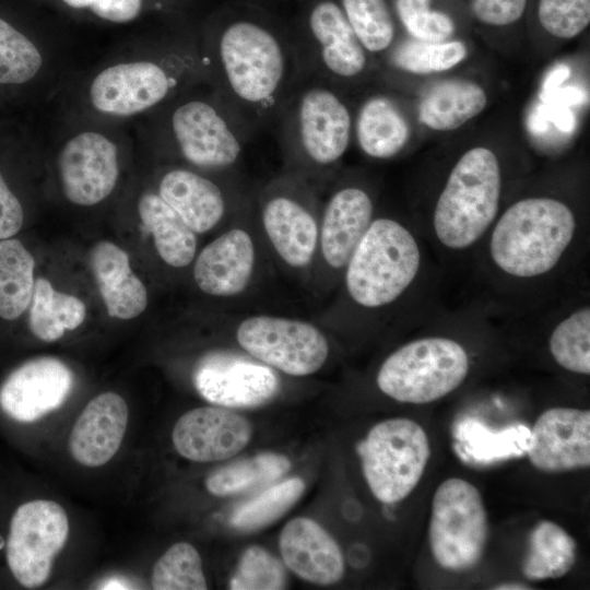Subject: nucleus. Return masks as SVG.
Segmentation results:
<instances>
[{
  "mask_svg": "<svg viewBox=\"0 0 590 590\" xmlns=\"http://www.w3.org/2000/svg\"><path fill=\"white\" fill-rule=\"evenodd\" d=\"M200 57L205 82L251 135L275 122L305 76L291 25L250 1L217 12Z\"/></svg>",
  "mask_w": 590,
  "mask_h": 590,
  "instance_id": "nucleus-1",
  "label": "nucleus"
},
{
  "mask_svg": "<svg viewBox=\"0 0 590 590\" xmlns=\"http://www.w3.org/2000/svg\"><path fill=\"white\" fill-rule=\"evenodd\" d=\"M74 533V517L62 502L22 474L0 470L1 587L37 590L50 585Z\"/></svg>",
  "mask_w": 590,
  "mask_h": 590,
  "instance_id": "nucleus-2",
  "label": "nucleus"
},
{
  "mask_svg": "<svg viewBox=\"0 0 590 590\" xmlns=\"http://www.w3.org/2000/svg\"><path fill=\"white\" fill-rule=\"evenodd\" d=\"M286 169L310 182L321 180L346 153L353 115L338 88L305 75L275 122Z\"/></svg>",
  "mask_w": 590,
  "mask_h": 590,
  "instance_id": "nucleus-3",
  "label": "nucleus"
},
{
  "mask_svg": "<svg viewBox=\"0 0 590 590\" xmlns=\"http://www.w3.org/2000/svg\"><path fill=\"white\" fill-rule=\"evenodd\" d=\"M75 384L74 370L55 356L30 357L12 366L0 378L2 437L20 451L35 455Z\"/></svg>",
  "mask_w": 590,
  "mask_h": 590,
  "instance_id": "nucleus-4",
  "label": "nucleus"
},
{
  "mask_svg": "<svg viewBox=\"0 0 590 590\" xmlns=\"http://www.w3.org/2000/svg\"><path fill=\"white\" fill-rule=\"evenodd\" d=\"M576 231L570 208L553 198H528L510 205L495 225L489 250L509 275L533 278L551 271Z\"/></svg>",
  "mask_w": 590,
  "mask_h": 590,
  "instance_id": "nucleus-5",
  "label": "nucleus"
},
{
  "mask_svg": "<svg viewBox=\"0 0 590 590\" xmlns=\"http://www.w3.org/2000/svg\"><path fill=\"white\" fill-rule=\"evenodd\" d=\"M420 264L412 233L396 220L374 219L343 271L346 293L364 308L387 306L411 285Z\"/></svg>",
  "mask_w": 590,
  "mask_h": 590,
  "instance_id": "nucleus-6",
  "label": "nucleus"
},
{
  "mask_svg": "<svg viewBox=\"0 0 590 590\" xmlns=\"http://www.w3.org/2000/svg\"><path fill=\"white\" fill-rule=\"evenodd\" d=\"M502 176L498 160L487 148L467 151L452 167L436 202L434 229L451 249L473 245L494 221Z\"/></svg>",
  "mask_w": 590,
  "mask_h": 590,
  "instance_id": "nucleus-7",
  "label": "nucleus"
},
{
  "mask_svg": "<svg viewBox=\"0 0 590 590\" xmlns=\"http://www.w3.org/2000/svg\"><path fill=\"white\" fill-rule=\"evenodd\" d=\"M196 81H205L201 57L192 51L170 54L103 69L91 82L88 98L101 114L129 117L170 101Z\"/></svg>",
  "mask_w": 590,
  "mask_h": 590,
  "instance_id": "nucleus-8",
  "label": "nucleus"
},
{
  "mask_svg": "<svg viewBox=\"0 0 590 590\" xmlns=\"http://www.w3.org/2000/svg\"><path fill=\"white\" fill-rule=\"evenodd\" d=\"M165 132L188 165L219 174L234 170L251 138L211 87L208 93L188 94L174 103Z\"/></svg>",
  "mask_w": 590,
  "mask_h": 590,
  "instance_id": "nucleus-9",
  "label": "nucleus"
},
{
  "mask_svg": "<svg viewBox=\"0 0 590 590\" xmlns=\"http://www.w3.org/2000/svg\"><path fill=\"white\" fill-rule=\"evenodd\" d=\"M261 229L278 259L310 276L319 235L321 203L312 182L285 170L257 197Z\"/></svg>",
  "mask_w": 590,
  "mask_h": 590,
  "instance_id": "nucleus-10",
  "label": "nucleus"
},
{
  "mask_svg": "<svg viewBox=\"0 0 590 590\" xmlns=\"http://www.w3.org/2000/svg\"><path fill=\"white\" fill-rule=\"evenodd\" d=\"M469 368L468 353L460 343L448 338H423L391 353L376 381L380 391L396 401L424 404L456 390Z\"/></svg>",
  "mask_w": 590,
  "mask_h": 590,
  "instance_id": "nucleus-11",
  "label": "nucleus"
},
{
  "mask_svg": "<svg viewBox=\"0 0 590 590\" xmlns=\"http://www.w3.org/2000/svg\"><path fill=\"white\" fill-rule=\"evenodd\" d=\"M291 25L305 75L337 87L361 78L369 64L338 0H299Z\"/></svg>",
  "mask_w": 590,
  "mask_h": 590,
  "instance_id": "nucleus-12",
  "label": "nucleus"
},
{
  "mask_svg": "<svg viewBox=\"0 0 590 590\" xmlns=\"http://www.w3.org/2000/svg\"><path fill=\"white\" fill-rule=\"evenodd\" d=\"M365 480L381 503L394 504L418 484L430 457L427 434L415 421L377 423L356 446Z\"/></svg>",
  "mask_w": 590,
  "mask_h": 590,
  "instance_id": "nucleus-13",
  "label": "nucleus"
},
{
  "mask_svg": "<svg viewBox=\"0 0 590 590\" xmlns=\"http://www.w3.org/2000/svg\"><path fill=\"white\" fill-rule=\"evenodd\" d=\"M489 534L487 512L479 489L459 477L435 491L428 541L436 563L450 571L472 569L481 560Z\"/></svg>",
  "mask_w": 590,
  "mask_h": 590,
  "instance_id": "nucleus-14",
  "label": "nucleus"
},
{
  "mask_svg": "<svg viewBox=\"0 0 590 590\" xmlns=\"http://www.w3.org/2000/svg\"><path fill=\"white\" fill-rule=\"evenodd\" d=\"M235 338L247 355L291 376L318 371L330 350L315 324L280 316H249L238 322Z\"/></svg>",
  "mask_w": 590,
  "mask_h": 590,
  "instance_id": "nucleus-15",
  "label": "nucleus"
},
{
  "mask_svg": "<svg viewBox=\"0 0 590 590\" xmlns=\"http://www.w3.org/2000/svg\"><path fill=\"white\" fill-rule=\"evenodd\" d=\"M131 425L128 401L116 391L92 397L69 421L63 450L68 460L84 471H97L114 462Z\"/></svg>",
  "mask_w": 590,
  "mask_h": 590,
  "instance_id": "nucleus-16",
  "label": "nucleus"
},
{
  "mask_svg": "<svg viewBox=\"0 0 590 590\" xmlns=\"http://www.w3.org/2000/svg\"><path fill=\"white\" fill-rule=\"evenodd\" d=\"M374 202L358 186H341L321 205L317 252L309 279L323 291L333 274L343 272L374 220Z\"/></svg>",
  "mask_w": 590,
  "mask_h": 590,
  "instance_id": "nucleus-17",
  "label": "nucleus"
},
{
  "mask_svg": "<svg viewBox=\"0 0 590 590\" xmlns=\"http://www.w3.org/2000/svg\"><path fill=\"white\" fill-rule=\"evenodd\" d=\"M192 385L211 404L229 409L256 408L272 400L280 380L273 368L228 351H211L194 364Z\"/></svg>",
  "mask_w": 590,
  "mask_h": 590,
  "instance_id": "nucleus-18",
  "label": "nucleus"
},
{
  "mask_svg": "<svg viewBox=\"0 0 590 590\" xmlns=\"http://www.w3.org/2000/svg\"><path fill=\"white\" fill-rule=\"evenodd\" d=\"M63 194L73 204L95 205L114 191L119 177V151L106 134L84 130L70 137L58 154Z\"/></svg>",
  "mask_w": 590,
  "mask_h": 590,
  "instance_id": "nucleus-19",
  "label": "nucleus"
},
{
  "mask_svg": "<svg viewBox=\"0 0 590 590\" xmlns=\"http://www.w3.org/2000/svg\"><path fill=\"white\" fill-rule=\"evenodd\" d=\"M252 426L241 414L215 404L198 406L175 422L170 440L181 458L196 463L232 458L250 441Z\"/></svg>",
  "mask_w": 590,
  "mask_h": 590,
  "instance_id": "nucleus-20",
  "label": "nucleus"
},
{
  "mask_svg": "<svg viewBox=\"0 0 590 590\" xmlns=\"http://www.w3.org/2000/svg\"><path fill=\"white\" fill-rule=\"evenodd\" d=\"M257 245L243 222L233 224L209 243L193 260L198 288L214 297H235L244 293L257 269Z\"/></svg>",
  "mask_w": 590,
  "mask_h": 590,
  "instance_id": "nucleus-21",
  "label": "nucleus"
},
{
  "mask_svg": "<svg viewBox=\"0 0 590 590\" xmlns=\"http://www.w3.org/2000/svg\"><path fill=\"white\" fill-rule=\"evenodd\" d=\"M528 458L546 473L589 468V410L557 406L544 411L532 427Z\"/></svg>",
  "mask_w": 590,
  "mask_h": 590,
  "instance_id": "nucleus-22",
  "label": "nucleus"
},
{
  "mask_svg": "<svg viewBox=\"0 0 590 590\" xmlns=\"http://www.w3.org/2000/svg\"><path fill=\"white\" fill-rule=\"evenodd\" d=\"M155 191L197 235L210 232L245 204L204 172L181 166L163 172Z\"/></svg>",
  "mask_w": 590,
  "mask_h": 590,
  "instance_id": "nucleus-23",
  "label": "nucleus"
},
{
  "mask_svg": "<svg viewBox=\"0 0 590 590\" xmlns=\"http://www.w3.org/2000/svg\"><path fill=\"white\" fill-rule=\"evenodd\" d=\"M279 546L286 566L304 580L328 586L337 583L344 575L341 547L312 519L290 520L280 533Z\"/></svg>",
  "mask_w": 590,
  "mask_h": 590,
  "instance_id": "nucleus-24",
  "label": "nucleus"
},
{
  "mask_svg": "<svg viewBox=\"0 0 590 590\" xmlns=\"http://www.w3.org/2000/svg\"><path fill=\"white\" fill-rule=\"evenodd\" d=\"M90 264L110 317L128 320L145 310L146 288L133 273L122 248L111 241H99L90 252Z\"/></svg>",
  "mask_w": 590,
  "mask_h": 590,
  "instance_id": "nucleus-25",
  "label": "nucleus"
},
{
  "mask_svg": "<svg viewBox=\"0 0 590 590\" xmlns=\"http://www.w3.org/2000/svg\"><path fill=\"white\" fill-rule=\"evenodd\" d=\"M353 135L361 151L375 160L398 155L410 139V126L399 104L385 94L366 97L353 117Z\"/></svg>",
  "mask_w": 590,
  "mask_h": 590,
  "instance_id": "nucleus-26",
  "label": "nucleus"
},
{
  "mask_svg": "<svg viewBox=\"0 0 590 590\" xmlns=\"http://www.w3.org/2000/svg\"><path fill=\"white\" fill-rule=\"evenodd\" d=\"M138 213L145 232L153 237L161 259L173 268H186L197 255V234L154 191L138 201Z\"/></svg>",
  "mask_w": 590,
  "mask_h": 590,
  "instance_id": "nucleus-27",
  "label": "nucleus"
},
{
  "mask_svg": "<svg viewBox=\"0 0 590 590\" xmlns=\"http://www.w3.org/2000/svg\"><path fill=\"white\" fill-rule=\"evenodd\" d=\"M486 104L487 95L475 82L444 80L432 85L423 95L418 118L429 129L450 131L481 114Z\"/></svg>",
  "mask_w": 590,
  "mask_h": 590,
  "instance_id": "nucleus-28",
  "label": "nucleus"
},
{
  "mask_svg": "<svg viewBox=\"0 0 590 590\" xmlns=\"http://www.w3.org/2000/svg\"><path fill=\"white\" fill-rule=\"evenodd\" d=\"M35 267L34 255L17 235L0 240V324H14L26 314Z\"/></svg>",
  "mask_w": 590,
  "mask_h": 590,
  "instance_id": "nucleus-29",
  "label": "nucleus"
},
{
  "mask_svg": "<svg viewBox=\"0 0 590 590\" xmlns=\"http://www.w3.org/2000/svg\"><path fill=\"white\" fill-rule=\"evenodd\" d=\"M26 314L31 334L51 343L83 323L86 307L80 298L56 291L47 279L37 278Z\"/></svg>",
  "mask_w": 590,
  "mask_h": 590,
  "instance_id": "nucleus-30",
  "label": "nucleus"
},
{
  "mask_svg": "<svg viewBox=\"0 0 590 590\" xmlns=\"http://www.w3.org/2000/svg\"><path fill=\"white\" fill-rule=\"evenodd\" d=\"M577 560V543L559 524L551 520L538 522L529 535L522 573L529 580L560 578Z\"/></svg>",
  "mask_w": 590,
  "mask_h": 590,
  "instance_id": "nucleus-31",
  "label": "nucleus"
},
{
  "mask_svg": "<svg viewBox=\"0 0 590 590\" xmlns=\"http://www.w3.org/2000/svg\"><path fill=\"white\" fill-rule=\"evenodd\" d=\"M43 64V54L34 39L0 11V94L12 95L31 84Z\"/></svg>",
  "mask_w": 590,
  "mask_h": 590,
  "instance_id": "nucleus-32",
  "label": "nucleus"
},
{
  "mask_svg": "<svg viewBox=\"0 0 590 590\" xmlns=\"http://www.w3.org/2000/svg\"><path fill=\"white\" fill-rule=\"evenodd\" d=\"M290 468L291 462L283 455L259 453L209 473L204 487L215 497L245 493L281 479Z\"/></svg>",
  "mask_w": 590,
  "mask_h": 590,
  "instance_id": "nucleus-33",
  "label": "nucleus"
},
{
  "mask_svg": "<svg viewBox=\"0 0 590 590\" xmlns=\"http://www.w3.org/2000/svg\"><path fill=\"white\" fill-rule=\"evenodd\" d=\"M149 586L153 590L208 589L199 551L186 541L173 543L154 562Z\"/></svg>",
  "mask_w": 590,
  "mask_h": 590,
  "instance_id": "nucleus-34",
  "label": "nucleus"
},
{
  "mask_svg": "<svg viewBox=\"0 0 590 590\" xmlns=\"http://www.w3.org/2000/svg\"><path fill=\"white\" fill-rule=\"evenodd\" d=\"M388 50L390 66L412 74L446 71L467 57V47L460 40L424 42L413 38Z\"/></svg>",
  "mask_w": 590,
  "mask_h": 590,
  "instance_id": "nucleus-35",
  "label": "nucleus"
},
{
  "mask_svg": "<svg viewBox=\"0 0 590 590\" xmlns=\"http://www.w3.org/2000/svg\"><path fill=\"white\" fill-rule=\"evenodd\" d=\"M300 477L282 481L239 505L229 517V524L240 531L261 529L281 518L303 495Z\"/></svg>",
  "mask_w": 590,
  "mask_h": 590,
  "instance_id": "nucleus-36",
  "label": "nucleus"
},
{
  "mask_svg": "<svg viewBox=\"0 0 590 590\" xmlns=\"http://www.w3.org/2000/svg\"><path fill=\"white\" fill-rule=\"evenodd\" d=\"M358 40L369 55L387 51L396 23L387 0H338Z\"/></svg>",
  "mask_w": 590,
  "mask_h": 590,
  "instance_id": "nucleus-37",
  "label": "nucleus"
},
{
  "mask_svg": "<svg viewBox=\"0 0 590 590\" xmlns=\"http://www.w3.org/2000/svg\"><path fill=\"white\" fill-rule=\"evenodd\" d=\"M553 358L563 368L590 374V309L581 308L560 321L548 341Z\"/></svg>",
  "mask_w": 590,
  "mask_h": 590,
  "instance_id": "nucleus-38",
  "label": "nucleus"
},
{
  "mask_svg": "<svg viewBox=\"0 0 590 590\" xmlns=\"http://www.w3.org/2000/svg\"><path fill=\"white\" fill-rule=\"evenodd\" d=\"M232 590H281L286 588L283 564L259 545L241 554L228 585Z\"/></svg>",
  "mask_w": 590,
  "mask_h": 590,
  "instance_id": "nucleus-39",
  "label": "nucleus"
},
{
  "mask_svg": "<svg viewBox=\"0 0 590 590\" xmlns=\"http://www.w3.org/2000/svg\"><path fill=\"white\" fill-rule=\"evenodd\" d=\"M396 11L403 27L417 40L444 42L456 28L448 14L430 8V0H396Z\"/></svg>",
  "mask_w": 590,
  "mask_h": 590,
  "instance_id": "nucleus-40",
  "label": "nucleus"
},
{
  "mask_svg": "<svg viewBox=\"0 0 590 590\" xmlns=\"http://www.w3.org/2000/svg\"><path fill=\"white\" fill-rule=\"evenodd\" d=\"M538 16L547 33L569 39L589 25L590 0H539Z\"/></svg>",
  "mask_w": 590,
  "mask_h": 590,
  "instance_id": "nucleus-41",
  "label": "nucleus"
},
{
  "mask_svg": "<svg viewBox=\"0 0 590 590\" xmlns=\"http://www.w3.org/2000/svg\"><path fill=\"white\" fill-rule=\"evenodd\" d=\"M2 153L0 154V240L19 235L26 219L23 199L7 167L5 152Z\"/></svg>",
  "mask_w": 590,
  "mask_h": 590,
  "instance_id": "nucleus-42",
  "label": "nucleus"
},
{
  "mask_svg": "<svg viewBox=\"0 0 590 590\" xmlns=\"http://www.w3.org/2000/svg\"><path fill=\"white\" fill-rule=\"evenodd\" d=\"M527 0H472V12L479 22L489 26H506L523 14Z\"/></svg>",
  "mask_w": 590,
  "mask_h": 590,
  "instance_id": "nucleus-43",
  "label": "nucleus"
},
{
  "mask_svg": "<svg viewBox=\"0 0 590 590\" xmlns=\"http://www.w3.org/2000/svg\"><path fill=\"white\" fill-rule=\"evenodd\" d=\"M74 9H90L98 17L126 23L134 20L141 12L143 0H62Z\"/></svg>",
  "mask_w": 590,
  "mask_h": 590,
  "instance_id": "nucleus-44",
  "label": "nucleus"
},
{
  "mask_svg": "<svg viewBox=\"0 0 590 590\" xmlns=\"http://www.w3.org/2000/svg\"><path fill=\"white\" fill-rule=\"evenodd\" d=\"M494 589H498V590H528V589H532V588L527 587V585L521 583V582H506V583L497 585L496 587H494Z\"/></svg>",
  "mask_w": 590,
  "mask_h": 590,
  "instance_id": "nucleus-45",
  "label": "nucleus"
}]
</instances>
